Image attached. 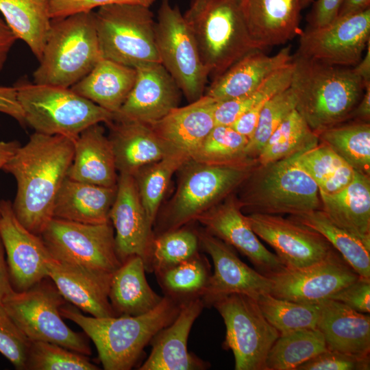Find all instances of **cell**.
I'll use <instances>...</instances> for the list:
<instances>
[{
	"instance_id": "6da1fadb",
	"label": "cell",
	"mask_w": 370,
	"mask_h": 370,
	"mask_svg": "<svg viewBox=\"0 0 370 370\" xmlns=\"http://www.w3.org/2000/svg\"><path fill=\"white\" fill-rule=\"evenodd\" d=\"M73 153V140L35 132L2 168L17 183L13 211L34 234L40 236L53 218L55 199L67 177Z\"/></svg>"
},
{
	"instance_id": "7a4b0ae2",
	"label": "cell",
	"mask_w": 370,
	"mask_h": 370,
	"mask_svg": "<svg viewBox=\"0 0 370 370\" xmlns=\"http://www.w3.org/2000/svg\"><path fill=\"white\" fill-rule=\"evenodd\" d=\"M292 62L290 87L295 109L316 134L349 119L369 84L353 67L330 65L297 53Z\"/></svg>"
},
{
	"instance_id": "3957f363",
	"label": "cell",
	"mask_w": 370,
	"mask_h": 370,
	"mask_svg": "<svg viewBox=\"0 0 370 370\" xmlns=\"http://www.w3.org/2000/svg\"><path fill=\"white\" fill-rule=\"evenodd\" d=\"M180 304L165 295L156 308L140 315L86 317L66 304L60 308V314L78 325L90 338L104 369L130 370L156 334L175 319Z\"/></svg>"
},
{
	"instance_id": "277c9868",
	"label": "cell",
	"mask_w": 370,
	"mask_h": 370,
	"mask_svg": "<svg viewBox=\"0 0 370 370\" xmlns=\"http://www.w3.org/2000/svg\"><path fill=\"white\" fill-rule=\"evenodd\" d=\"M183 14L209 75H220L247 53L259 49L240 0H191Z\"/></svg>"
},
{
	"instance_id": "5b68a950",
	"label": "cell",
	"mask_w": 370,
	"mask_h": 370,
	"mask_svg": "<svg viewBox=\"0 0 370 370\" xmlns=\"http://www.w3.org/2000/svg\"><path fill=\"white\" fill-rule=\"evenodd\" d=\"M304 151L258 164L238 187L236 198L241 210L249 214L299 215L321 209L319 188L297 162Z\"/></svg>"
},
{
	"instance_id": "8992f818",
	"label": "cell",
	"mask_w": 370,
	"mask_h": 370,
	"mask_svg": "<svg viewBox=\"0 0 370 370\" xmlns=\"http://www.w3.org/2000/svg\"><path fill=\"white\" fill-rule=\"evenodd\" d=\"M101 58L94 11L51 18L34 83L71 88Z\"/></svg>"
},
{
	"instance_id": "52a82bcc",
	"label": "cell",
	"mask_w": 370,
	"mask_h": 370,
	"mask_svg": "<svg viewBox=\"0 0 370 370\" xmlns=\"http://www.w3.org/2000/svg\"><path fill=\"white\" fill-rule=\"evenodd\" d=\"M25 123L36 132L75 140L86 128L109 124L114 114L79 95L70 88L19 82L14 85Z\"/></svg>"
},
{
	"instance_id": "ba28073f",
	"label": "cell",
	"mask_w": 370,
	"mask_h": 370,
	"mask_svg": "<svg viewBox=\"0 0 370 370\" xmlns=\"http://www.w3.org/2000/svg\"><path fill=\"white\" fill-rule=\"evenodd\" d=\"M258 161L211 164L188 160L180 169L176 192L162 219V233L183 227L232 194Z\"/></svg>"
},
{
	"instance_id": "9c48e42d",
	"label": "cell",
	"mask_w": 370,
	"mask_h": 370,
	"mask_svg": "<svg viewBox=\"0 0 370 370\" xmlns=\"http://www.w3.org/2000/svg\"><path fill=\"white\" fill-rule=\"evenodd\" d=\"M103 58L136 69L160 63L156 21L149 8L132 4L103 5L95 12Z\"/></svg>"
},
{
	"instance_id": "30bf717a",
	"label": "cell",
	"mask_w": 370,
	"mask_h": 370,
	"mask_svg": "<svg viewBox=\"0 0 370 370\" xmlns=\"http://www.w3.org/2000/svg\"><path fill=\"white\" fill-rule=\"evenodd\" d=\"M47 278L25 291H12L3 299V307L29 341L52 343L90 355L84 336L63 321L60 308L66 300Z\"/></svg>"
},
{
	"instance_id": "8fae6325",
	"label": "cell",
	"mask_w": 370,
	"mask_h": 370,
	"mask_svg": "<svg viewBox=\"0 0 370 370\" xmlns=\"http://www.w3.org/2000/svg\"><path fill=\"white\" fill-rule=\"evenodd\" d=\"M214 306L226 328L223 347L234 357L236 370H267L266 360L278 331L263 315L256 300L242 293L215 299Z\"/></svg>"
},
{
	"instance_id": "7c38bea8",
	"label": "cell",
	"mask_w": 370,
	"mask_h": 370,
	"mask_svg": "<svg viewBox=\"0 0 370 370\" xmlns=\"http://www.w3.org/2000/svg\"><path fill=\"white\" fill-rule=\"evenodd\" d=\"M160 63L189 102L203 95L209 73L184 14L169 0H162L155 25Z\"/></svg>"
},
{
	"instance_id": "4fadbf2b",
	"label": "cell",
	"mask_w": 370,
	"mask_h": 370,
	"mask_svg": "<svg viewBox=\"0 0 370 370\" xmlns=\"http://www.w3.org/2000/svg\"><path fill=\"white\" fill-rule=\"evenodd\" d=\"M40 236L54 259L110 273L122 264L110 221L85 224L53 217Z\"/></svg>"
},
{
	"instance_id": "5bb4252c",
	"label": "cell",
	"mask_w": 370,
	"mask_h": 370,
	"mask_svg": "<svg viewBox=\"0 0 370 370\" xmlns=\"http://www.w3.org/2000/svg\"><path fill=\"white\" fill-rule=\"evenodd\" d=\"M369 42L370 8L301 31L297 53L330 65L354 67Z\"/></svg>"
},
{
	"instance_id": "9a60e30c",
	"label": "cell",
	"mask_w": 370,
	"mask_h": 370,
	"mask_svg": "<svg viewBox=\"0 0 370 370\" xmlns=\"http://www.w3.org/2000/svg\"><path fill=\"white\" fill-rule=\"evenodd\" d=\"M268 277L272 295L313 304L330 299L360 278L335 249L317 263L299 269L284 267Z\"/></svg>"
},
{
	"instance_id": "2e32d148",
	"label": "cell",
	"mask_w": 370,
	"mask_h": 370,
	"mask_svg": "<svg viewBox=\"0 0 370 370\" xmlns=\"http://www.w3.org/2000/svg\"><path fill=\"white\" fill-rule=\"evenodd\" d=\"M246 219L257 236L273 248L286 268L308 267L334 250L319 232L290 217L250 213Z\"/></svg>"
},
{
	"instance_id": "e0dca14e",
	"label": "cell",
	"mask_w": 370,
	"mask_h": 370,
	"mask_svg": "<svg viewBox=\"0 0 370 370\" xmlns=\"http://www.w3.org/2000/svg\"><path fill=\"white\" fill-rule=\"evenodd\" d=\"M0 238L14 291H25L48 278L47 264L51 256L40 236L19 222L10 201H0Z\"/></svg>"
},
{
	"instance_id": "ac0fdd59",
	"label": "cell",
	"mask_w": 370,
	"mask_h": 370,
	"mask_svg": "<svg viewBox=\"0 0 370 370\" xmlns=\"http://www.w3.org/2000/svg\"><path fill=\"white\" fill-rule=\"evenodd\" d=\"M195 220L209 233L245 256L261 273L268 276L285 267L277 255L259 241L234 195L203 212Z\"/></svg>"
},
{
	"instance_id": "d6986e66",
	"label": "cell",
	"mask_w": 370,
	"mask_h": 370,
	"mask_svg": "<svg viewBox=\"0 0 370 370\" xmlns=\"http://www.w3.org/2000/svg\"><path fill=\"white\" fill-rule=\"evenodd\" d=\"M200 245L211 257L214 273L202 296L205 306L226 295L242 293L256 299L270 293V278L244 263L230 245L209 233L206 230L198 233Z\"/></svg>"
},
{
	"instance_id": "ffe728a7",
	"label": "cell",
	"mask_w": 370,
	"mask_h": 370,
	"mask_svg": "<svg viewBox=\"0 0 370 370\" xmlns=\"http://www.w3.org/2000/svg\"><path fill=\"white\" fill-rule=\"evenodd\" d=\"M134 86L114 119L154 123L178 107L181 90L161 63L136 69Z\"/></svg>"
},
{
	"instance_id": "44dd1931",
	"label": "cell",
	"mask_w": 370,
	"mask_h": 370,
	"mask_svg": "<svg viewBox=\"0 0 370 370\" xmlns=\"http://www.w3.org/2000/svg\"><path fill=\"white\" fill-rule=\"evenodd\" d=\"M110 220L115 230V249L120 261L123 263L135 256L144 261L153 238L152 225L142 204L133 175L119 174Z\"/></svg>"
},
{
	"instance_id": "7402d4cb",
	"label": "cell",
	"mask_w": 370,
	"mask_h": 370,
	"mask_svg": "<svg viewBox=\"0 0 370 370\" xmlns=\"http://www.w3.org/2000/svg\"><path fill=\"white\" fill-rule=\"evenodd\" d=\"M112 273L54 259L47 276L64 299L95 317H116L108 297Z\"/></svg>"
},
{
	"instance_id": "603a6c76",
	"label": "cell",
	"mask_w": 370,
	"mask_h": 370,
	"mask_svg": "<svg viewBox=\"0 0 370 370\" xmlns=\"http://www.w3.org/2000/svg\"><path fill=\"white\" fill-rule=\"evenodd\" d=\"M205 304L201 297L181 303L175 319L160 330L151 341L152 346L147 359L140 370H201L208 364L188 352L187 342L193 323Z\"/></svg>"
},
{
	"instance_id": "cb8c5ba5",
	"label": "cell",
	"mask_w": 370,
	"mask_h": 370,
	"mask_svg": "<svg viewBox=\"0 0 370 370\" xmlns=\"http://www.w3.org/2000/svg\"><path fill=\"white\" fill-rule=\"evenodd\" d=\"M108 125L119 173L134 175L140 168L180 151L148 124L114 119Z\"/></svg>"
},
{
	"instance_id": "d4e9b609",
	"label": "cell",
	"mask_w": 370,
	"mask_h": 370,
	"mask_svg": "<svg viewBox=\"0 0 370 370\" xmlns=\"http://www.w3.org/2000/svg\"><path fill=\"white\" fill-rule=\"evenodd\" d=\"M251 37L259 49L285 44L299 34L300 0H240Z\"/></svg>"
},
{
	"instance_id": "484cf974",
	"label": "cell",
	"mask_w": 370,
	"mask_h": 370,
	"mask_svg": "<svg viewBox=\"0 0 370 370\" xmlns=\"http://www.w3.org/2000/svg\"><path fill=\"white\" fill-rule=\"evenodd\" d=\"M317 324L328 349L358 356L370 352V317L331 299L317 304Z\"/></svg>"
},
{
	"instance_id": "4316f807",
	"label": "cell",
	"mask_w": 370,
	"mask_h": 370,
	"mask_svg": "<svg viewBox=\"0 0 370 370\" xmlns=\"http://www.w3.org/2000/svg\"><path fill=\"white\" fill-rule=\"evenodd\" d=\"M292 58L290 46L273 56H267L261 49L253 50L216 77L206 95L217 101L248 95L274 72L291 62Z\"/></svg>"
},
{
	"instance_id": "83f0119b",
	"label": "cell",
	"mask_w": 370,
	"mask_h": 370,
	"mask_svg": "<svg viewBox=\"0 0 370 370\" xmlns=\"http://www.w3.org/2000/svg\"><path fill=\"white\" fill-rule=\"evenodd\" d=\"M217 102L211 97L202 95L185 106L173 109L149 125L161 138L191 159L215 125Z\"/></svg>"
},
{
	"instance_id": "f1b7e54d",
	"label": "cell",
	"mask_w": 370,
	"mask_h": 370,
	"mask_svg": "<svg viewBox=\"0 0 370 370\" xmlns=\"http://www.w3.org/2000/svg\"><path fill=\"white\" fill-rule=\"evenodd\" d=\"M111 142L100 123L83 130L74 140L67 177L106 187L117 185L119 175Z\"/></svg>"
},
{
	"instance_id": "f546056e",
	"label": "cell",
	"mask_w": 370,
	"mask_h": 370,
	"mask_svg": "<svg viewBox=\"0 0 370 370\" xmlns=\"http://www.w3.org/2000/svg\"><path fill=\"white\" fill-rule=\"evenodd\" d=\"M370 175L355 170L352 181L331 194L319 191L321 210L370 247Z\"/></svg>"
},
{
	"instance_id": "4dcf8cb0",
	"label": "cell",
	"mask_w": 370,
	"mask_h": 370,
	"mask_svg": "<svg viewBox=\"0 0 370 370\" xmlns=\"http://www.w3.org/2000/svg\"><path fill=\"white\" fill-rule=\"evenodd\" d=\"M116 186L106 187L66 177L55 199L53 217L85 224L110 221Z\"/></svg>"
},
{
	"instance_id": "1f68e13d",
	"label": "cell",
	"mask_w": 370,
	"mask_h": 370,
	"mask_svg": "<svg viewBox=\"0 0 370 370\" xmlns=\"http://www.w3.org/2000/svg\"><path fill=\"white\" fill-rule=\"evenodd\" d=\"M136 77V69L102 58L70 88L115 114L130 93Z\"/></svg>"
},
{
	"instance_id": "d6a6232c",
	"label": "cell",
	"mask_w": 370,
	"mask_h": 370,
	"mask_svg": "<svg viewBox=\"0 0 370 370\" xmlns=\"http://www.w3.org/2000/svg\"><path fill=\"white\" fill-rule=\"evenodd\" d=\"M145 271L143 258L135 256L124 261L112 273L108 297L117 316L147 313L162 301L163 297L148 284Z\"/></svg>"
},
{
	"instance_id": "836d02e7",
	"label": "cell",
	"mask_w": 370,
	"mask_h": 370,
	"mask_svg": "<svg viewBox=\"0 0 370 370\" xmlns=\"http://www.w3.org/2000/svg\"><path fill=\"white\" fill-rule=\"evenodd\" d=\"M0 12L17 39L40 60L51 28L49 0H0Z\"/></svg>"
},
{
	"instance_id": "e575fe53",
	"label": "cell",
	"mask_w": 370,
	"mask_h": 370,
	"mask_svg": "<svg viewBox=\"0 0 370 370\" xmlns=\"http://www.w3.org/2000/svg\"><path fill=\"white\" fill-rule=\"evenodd\" d=\"M290 218L321 234L360 278L370 279V247L334 223L321 209Z\"/></svg>"
},
{
	"instance_id": "d590c367",
	"label": "cell",
	"mask_w": 370,
	"mask_h": 370,
	"mask_svg": "<svg viewBox=\"0 0 370 370\" xmlns=\"http://www.w3.org/2000/svg\"><path fill=\"white\" fill-rule=\"evenodd\" d=\"M354 170L370 175V124L356 121L336 125L317 134Z\"/></svg>"
},
{
	"instance_id": "8d00e7d4",
	"label": "cell",
	"mask_w": 370,
	"mask_h": 370,
	"mask_svg": "<svg viewBox=\"0 0 370 370\" xmlns=\"http://www.w3.org/2000/svg\"><path fill=\"white\" fill-rule=\"evenodd\" d=\"M299 165L317 185L319 191L336 193L353 180L355 170L327 145L319 142L297 158Z\"/></svg>"
},
{
	"instance_id": "74e56055",
	"label": "cell",
	"mask_w": 370,
	"mask_h": 370,
	"mask_svg": "<svg viewBox=\"0 0 370 370\" xmlns=\"http://www.w3.org/2000/svg\"><path fill=\"white\" fill-rule=\"evenodd\" d=\"M328 349L320 331L301 330L280 335L270 349L267 370H297L302 364Z\"/></svg>"
},
{
	"instance_id": "f35d334b",
	"label": "cell",
	"mask_w": 370,
	"mask_h": 370,
	"mask_svg": "<svg viewBox=\"0 0 370 370\" xmlns=\"http://www.w3.org/2000/svg\"><path fill=\"white\" fill-rule=\"evenodd\" d=\"M318 144L317 135L295 109L271 135L257 160L260 164H266L311 149Z\"/></svg>"
},
{
	"instance_id": "ab89813d",
	"label": "cell",
	"mask_w": 370,
	"mask_h": 370,
	"mask_svg": "<svg viewBox=\"0 0 370 370\" xmlns=\"http://www.w3.org/2000/svg\"><path fill=\"white\" fill-rule=\"evenodd\" d=\"M190 159L180 151L140 168L133 175L142 204L152 225L172 175Z\"/></svg>"
},
{
	"instance_id": "60d3db41",
	"label": "cell",
	"mask_w": 370,
	"mask_h": 370,
	"mask_svg": "<svg viewBox=\"0 0 370 370\" xmlns=\"http://www.w3.org/2000/svg\"><path fill=\"white\" fill-rule=\"evenodd\" d=\"M156 275L165 295L182 303L196 297L201 298L212 274L208 260L197 254Z\"/></svg>"
},
{
	"instance_id": "b9f144b4",
	"label": "cell",
	"mask_w": 370,
	"mask_h": 370,
	"mask_svg": "<svg viewBox=\"0 0 370 370\" xmlns=\"http://www.w3.org/2000/svg\"><path fill=\"white\" fill-rule=\"evenodd\" d=\"M198 233L181 227L152 238L144 260L146 271L155 273L186 261L199 254Z\"/></svg>"
},
{
	"instance_id": "7bdbcfd3",
	"label": "cell",
	"mask_w": 370,
	"mask_h": 370,
	"mask_svg": "<svg viewBox=\"0 0 370 370\" xmlns=\"http://www.w3.org/2000/svg\"><path fill=\"white\" fill-rule=\"evenodd\" d=\"M256 300L264 317L280 335L317 328L319 317L317 304L298 303L270 293L262 294Z\"/></svg>"
},
{
	"instance_id": "ee69618b",
	"label": "cell",
	"mask_w": 370,
	"mask_h": 370,
	"mask_svg": "<svg viewBox=\"0 0 370 370\" xmlns=\"http://www.w3.org/2000/svg\"><path fill=\"white\" fill-rule=\"evenodd\" d=\"M249 139L231 126L214 125L191 158L211 164H238L258 161L248 158L245 148Z\"/></svg>"
},
{
	"instance_id": "f6af8a7d",
	"label": "cell",
	"mask_w": 370,
	"mask_h": 370,
	"mask_svg": "<svg viewBox=\"0 0 370 370\" xmlns=\"http://www.w3.org/2000/svg\"><path fill=\"white\" fill-rule=\"evenodd\" d=\"M297 100L291 87L276 94L264 104L255 131L245 148L248 158L256 159L264 144L283 120L296 108Z\"/></svg>"
},
{
	"instance_id": "bcb514c9",
	"label": "cell",
	"mask_w": 370,
	"mask_h": 370,
	"mask_svg": "<svg viewBox=\"0 0 370 370\" xmlns=\"http://www.w3.org/2000/svg\"><path fill=\"white\" fill-rule=\"evenodd\" d=\"M87 356L61 345L30 341L26 370H97Z\"/></svg>"
},
{
	"instance_id": "7dc6e473",
	"label": "cell",
	"mask_w": 370,
	"mask_h": 370,
	"mask_svg": "<svg viewBox=\"0 0 370 370\" xmlns=\"http://www.w3.org/2000/svg\"><path fill=\"white\" fill-rule=\"evenodd\" d=\"M30 341L0 304V353L18 370H26Z\"/></svg>"
},
{
	"instance_id": "c3c4849f",
	"label": "cell",
	"mask_w": 370,
	"mask_h": 370,
	"mask_svg": "<svg viewBox=\"0 0 370 370\" xmlns=\"http://www.w3.org/2000/svg\"><path fill=\"white\" fill-rule=\"evenodd\" d=\"M369 356H358L327 349L317 355L297 370H369Z\"/></svg>"
},
{
	"instance_id": "681fc988",
	"label": "cell",
	"mask_w": 370,
	"mask_h": 370,
	"mask_svg": "<svg viewBox=\"0 0 370 370\" xmlns=\"http://www.w3.org/2000/svg\"><path fill=\"white\" fill-rule=\"evenodd\" d=\"M155 0H49L51 18H62L110 4H132L150 8Z\"/></svg>"
},
{
	"instance_id": "f907efd6",
	"label": "cell",
	"mask_w": 370,
	"mask_h": 370,
	"mask_svg": "<svg viewBox=\"0 0 370 370\" xmlns=\"http://www.w3.org/2000/svg\"><path fill=\"white\" fill-rule=\"evenodd\" d=\"M330 299L340 301L362 313L370 312V279L357 280L334 294Z\"/></svg>"
},
{
	"instance_id": "816d5d0a",
	"label": "cell",
	"mask_w": 370,
	"mask_h": 370,
	"mask_svg": "<svg viewBox=\"0 0 370 370\" xmlns=\"http://www.w3.org/2000/svg\"><path fill=\"white\" fill-rule=\"evenodd\" d=\"M343 1L317 0L307 18L308 27H321L336 19Z\"/></svg>"
},
{
	"instance_id": "f5cc1de1",
	"label": "cell",
	"mask_w": 370,
	"mask_h": 370,
	"mask_svg": "<svg viewBox=\"0 0 370 370\" xmlns=\"http://www.w3.org/2000/svg\"><path fill=\"white\" fill-rule=\"evenodd\" d=\"M0 112L12 116L21 124L25 123L23 112L14 86H0Z\"/></svg>"
},
{
	"instance_id": "db71d44e",
	"label": "cell",
	"mask_w": 370,
	"mask_h": 370,
	"mask_svg": "<svg viewBox=\"0 0 370 370\" xmlns=\"http://www.w3.org/2000/svg\"><path fill=\"white\" fill-rule=\"evenodd\" d=\"M16 40V36L0 16V71L3 69Z\"/></svg>"
},
{
	"instance_id": "11a10c76",
	"label": "cell",
	"mask_w": 370,
	"mask_h": 370,
	"mask_svg": "<svg viewBox=\"0 0 370 370\" xmlns=\"http://www.w3.org/2000/svg\"><path fill=\"white\" fill-rule=\"evenodd\" d=\"M356 121L369 123L370 119V83L367 84L362 98L351 113L350 118Z\"/></svg>"
},
{
	"instance_id": "9f6ffc18",
	"label": "cell",
	"mask_w": 370,
	"mask_h": 370,
	"mask_svg": "<svg viewBox=\"0 0 370 370\" xmlns=\"http://www.w3.org/2000/svg\"><path fill=\"white\" fill-rule=\"evenodd\" d=\"M12 291L14 289L10 280L8 266L4 258V248L0 238V304Z\"/></svg>"
},
{
	"instance_id": "6f0895ef",
	"label": "cell",
	"mask_w": 370,
	"mask_h": 370,
	"mask_svg": "<svg viewBox=\"0 0 370 370\" xmlns=\"http://www.w3.org/2000/svg\"><path fill=\"white\" fill-rule=\"evenodd\" d=\"M370 8V0H343L337 17L349 16Z\"/></svg>"
},
{
	"instance_id": "680465c9",
	"label": "cell",
	"mask_w": 370,
	"mask_h": 370,
	"mask_svg": "<svg viewBox=\"0 0 370 370\" xmlns=\"http://www.w3.org/2000/svg\"><path fill=\"white\" fill-rule=\"evenodd\" d=\"M367 52L362 56L360 61L353 67L354 71L365 81V83L370 82V42L367 47Z\"/></svg>"
},
{
	"instance_id": "91938a15",
	"label": "cell",
	"mask_w": 370,
	"mask_h": 370,
	"mask_svg": "<svg viewBox=\"0 0 370 370\" xmlns=\"http://www.w3.org/2000/svg\"><path fill=\"white\" fill-rule=\"evenodd\" d=\"M20 146V143L16 140L0 141V169H2L4 164L15 153Z\"/></svg>"
},
{
	"instance_id": "94428289",
	"label": "cell",
	"mask_w": 370,
	"mask_h": 370,
	"mask_svg": "<svg viewBox=\"0 0 370 370\" xmlns=\"http://www.w3.org/2000/svg\"><path fill=\"white\" fill-rule=\"evenodd\" d=\"M313 0H300L301 8L304 9L308 6Z\"/></svg>"
}]
</instances>
